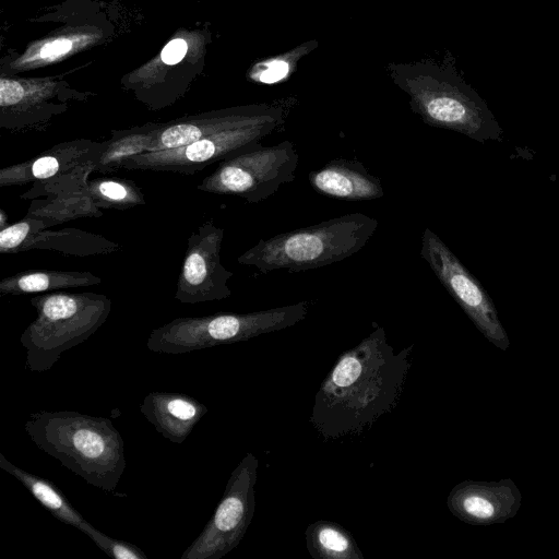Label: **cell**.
<instances>
[{
  "label": "cell",
  "instance_id": "cell-1",
  "mask_svg": "<svg viewBox=\"0 0 559 559\" xmlns=\"http://www.w3.org/2000/svg\"><path fill=\"white\" fill-rule=\"evenodd\" d=\"M342 353L321 382L309 421L325 442L369 431L399 405L412 365L414 344L399 352L382 326Z\"/></svg>",
  "mask_w": 559,
  "mask_h": 559
},
{
  "label": "cell",
  "instance_id": "cell-2",
  "mask_svg": "<svg viewBox=\"0 0 559 559\" xmlns=\"http://www.w3.org/2000/svg\"><path fill=\"white\" fill-rule=\"evenodd\" d=\"M24 430L33 443L87 484L114 492L126 469L124 442L106 417L76 411L32 413Z\"/></svg>",
  "mask_w": 559,
  "mask_h": 559
},
{
  "label": "cell",
  "instance_id": "cell-3",
  "mask_svg": "<svg viewBox=\"0 0 559 559\" xmlns=\"http://www.w3.org/2000/svg\"><path fill=\"white\" fill-rule=\"evenodd\" d=\"M391 76L425 123L480 143L501 141L502 129L489 108L454 71L432 62H415L391 66Z\"/></svg>",
  "mask_w": 559,
  "mask_h": 559
},
{
  "label": "cell",
  "instance_id": "cell-4",
  "mask_svg": "<svg viewBox=\"0 0 559 559\" xmlns=\"http://www.w3.org/2000/svg\"><path fill=\"white\" fill-rule=\"evenodd\" d=\"M378 221L350 213L316 225L260 239L237 258L262 273L275 270L300 272L323 267L361 250L374 234Z\"/></svg>",
  "mask_w": 559,
  "mask_h": 559
},
{
  "label": "cell",
  "instance_id": "cell-5",
  "mask_svg": "<svg viewBox=\"0 0 559 559\" xmlns=\"http://www.w3.org/2000/svg\"><path fill=\"white\" fill-rule=\"evenodd\" d=\"M111 299L94 292L58 290L31 298L36 318L23 331L25 369L50 370L61 355L85 342L106 322Z\"/></svg>",
  "mask_w": 559,
  "mask_h": 559
},
{
  "label": "cell",
  "instance_id": "cell-6",
  "mask_svg": "<svg viewBox=\"0 0 559 559\" xmlns=\"http://www.w3.org/2000/svg\"><path fill=\"white\" fill-rule=\"evenodd\" d=\"M308 310L307 301H298L247 313L179 317L152 330L146 347L154 353L178 355L248 341L296 325L305 320Z\"/></svg>",
  "mask_w": 559,
  "mask_h": 559
},
{
  "label": "cell",
  "instance_id": "cell-7",
  "mask_svg": "<svg viewBox=\"0 0 559 559\" xmlns=\"http://www.w3.org/2000/svg\"><path fill=\"white\" fill-rule=\"evenodd\" d=\"M298 159L296 146L288 140L271 146L259 144L219 162L197 190L258 203L275 194L282 185L295 180Z\"/></svg>",
  "mask_w": 559,
  "mask_h": 559
},
{
  "label": "cell",
  "instance_id": "cell-8",
  "mask_svg": "<svg viewBox=\"0 0 559 559\" xmlns=\"http://www.w3.org/2000/svg\"><path fill=\"white\" fill-rule=\"evenodd\" d=\"M259 460L246 453L231 472L213 515L181 559H221L242 540L254 514Z\"/></svg>",
  "mask_w": 559,
  "mask_h": 559
},
{
  "label": "cell",
  "instance_id": "cell-9",
  "mask_svg": "<svg viewBox=\"0 0 559 559\" xmlns=\"http://www.w3.org/2000/svg\"><path fill=\"white\" fill-rule=\"evenodd\" d=\"M282 122L283 119L267 120L206 135L179 147L145 152L130 157L122 169L193 175L211 164L258 146Z\"/></svg>",
  "mask_w": 559,
  "mask_h": 559
},
{
  "label": "cell",
  "instance_id": "cell-10",
  "mask_svg": "<svg viewBox=\"0 0 559 559\" xmlns=\"http://www.w3.org/2000/svg\"><path fill=\"white\" fill-rule=\"evenodd\" d=\"M420 255L477 330L496 347L507 350L510 341L492 299L450 248L429 228H425L421 235Z\"/></svg>",
  "mask_w": 559,
  "mask_h": 559
},
{
  "label": "cell",
  "instance_id": "cell-11",
  "mask_svg": "<svg viewBox=\"0 0 559 559\" xmlns=\"http://www.w3.org/2000/svg\"><path fill=\"white\" fill-rule=\"evenodd\" d=\"M223 238L224 229L212 219L191 233L177 280V301L194 305L230 297L228 282L234 273L221 261Z\"/></svg>",
  "mask_w": 559,
  "mask_h": 559
},
{
  "label": "cell",
  "instance_id": "cell-12",
  "mask_svg": "<svg viewBox=\"0 0 559 559\" xmlns=\"http://www.w3.org/2000/svg\"><path fill=\"white\" fill-rule=\"evenodd\" d=\"M96 164L81 165L50 179L33 182L31 189L20 195L32 200L26 217L37 219L43 228H49L78 218L100 217L102 210L87 190L91 174Z\"/></svg>",
  "mask_w": 559,
  "mask_h": 559
},
{
  "label": "cell",
  "instance_id": "cell-13",
  "mask_svg": "<svg viewBox=\"0 0 559 559\" xmlns=\"http://www.w3.org/2000/svg\"><path fill=\"white\" fill-rule=\"evenodd\" d=\"M71 95L53 78H0V127L23 131L43 127L68 109Z\"/></svg>",
  "mask_w": 559,
  "mask_h": 559
},
{
  "label": "cell",
  "instance_id": "cell-14",
  "mask_svg": "<svg viewBox=\"0 0 559 559\" xmlns=\"http://www.w3.org/2000/svg\"><path fill=\"white\" fill-rule=\"evenodd\" d=\"M283 119L281 108L253 104L215 109L156 123L147 152L179 147L225 130Z\"/></svg>",
  "mask_w": 559,
  "mask_h": 559
},
{
  "label": "cell",
  "instance_id": "cell-15",
  "mask_svg": "<svg viewBox=\"0 0 559 559\" xmlns=\"http://www.w3.org/2000/svg\"><path fill=\"white\" fill-rule=\"evenodd\" d=\"M29 250H49L64 255L86 258L120 251L121 246L102 235L79 228H40L36 219L26 216L0 229L1 254Z\"/></svg>",
  "mask_w": 559,
  "mask_h": 559
},
{
  "label": "cell",
  "instance_id": "cell-16",
  "mask_svg": "<svg viewBox=\"0 0 559 559\" xmlns=\"http://www.w3.org/2000/svg\"><path fill=\"white\" fill-rule=\"evenodd\" d=\"M522 496L510 479L498 481L464 480L447 498L450 512L472 525L502 524L516 515Z\"/></svg>",
  "mask_w": 559,
  "mask_h": 559
},
{
  "label": "cell",
  "instance_id": "cell-17",
  "mask_svg": "<svg viewBox=\"0 0 559 559\" xmlns=\"http://www.w3.org/2000/svg\"><path fill=\"white\" fill-rule=\"evenodd\" d=\"M106 141L76 139L55 144L35 157L0 169V187L22 186L53 178L81 165L97 163Z\"/></svg>",
  "mask_w": 559,
  "mask_h": 559
},
{
  "label": "cell",
  "instance_id": "cell-18",
  "mask_svg": "<svg viewBox=\"0 0 559 559\" xmlns=\"http://www.w3.org/2000/svg\"><path fill=\"white\" fill-rule=\"evenodd\" d=\"M140 412L165 439L181 444L207 407L185 393L155 391L145 395Z\"/></svg>",
  "mask_w": 559,
  "mask_h": 559
},
{
  "label": "cell",
  "instance_id": "cell-19",
  "mask_svg": "<svg viewBox=\"0 0 559 559\" xmlns=\"http://www.w3.org/2000/svg\"><path fill=\"white\" fill-rule=\"evenodd\" d=\"M309 182L318 193L344 201H369L384 194L380 178L358 160L332 159L311 171Z\"/></svg>",
  "mask_w": 559,
  "mask_h": 559
},
{
  "label": "cell",
  "instance_id": "cell-20",
  "mask_svg": "<svg viewBox=\"0 0 559 559\" xmlns=\"http://www.w3.org/2000/svg\"><path fill=\"white\" fill-rule=\"evenodd\" d=\"M205 38L202 33L183 31L174 36L158 56L123 78L127 88L133 90L144 103L167 67L183 61H199L204 53Z\"/></svg>",
  "mask_w": 559,
  "mask_h": 559
},
{
  "label": "cell",
  "instance_id": "cell-21",
  "mask_svg": "<svg viewBox=\"0 0 559 559\" xmlns=\"http://www.w3.org/2000/svg\"><path fill=\"white\" fill-rule=\"evenodd\" d=\"M102 32L95 28H71L31 43L9 63L11 72H22L46 67L95 45Z\"/></svg>",
  "mask_w": 559,
  "mask_h": 559
},
{
  "label": "cell",
  "instance_id": "cell-22",
  "mask_svg": "<svg viewBox=\"0 0 559 559\" xmlns=\"http://www.w3.org/2000/svg\"><path fill=\"white\" fill-rule=\"evenodd\" d=\"M0 467L15 477L52 516L80 530L91 539L97 533L98 530L83 518L52 481L22 469L2 453H0Z\"/></svg>",
  "mask_w": 559,
  "mask_h": 559
},
{
  "label": "cell",
  "instance_id": "cell-23",
  "mask_svg": "<svg viewBox=\"0 0 559 559\" xmlns=\"http://www.w3.org/2000/svg\"><path fill=\"white\" fill-rule=\"evenodd\" d=\"M102 278L86 271L28 270L3 277L0 295L51 293L99 285Z\"/></svg>",
  "mask_w": 559,
  "mask_h": 559
},
{
  "label": "cell",
  "instance_id": "cell-24",
  "mask_svg": "<svg viewBox=\"0 0 559 559\" xmlns=\"http://www.w3.org/2000/svg\"><path fill=\"white\" fill-rule=\"evenodd\" d=\"M305 536L313 559H364L350 532L336 522L318 520L307 526Z\"/></svg>",
  "mask_w": 559,
  "mask_h": 559
},
{
  "label": "cell",
  "instance_id": "cell-25",
  "mask_svg": "<svg viewBox=\"0 0 559 559\" xmlns=\"http://www.w3.org/2000/svg\"><path fill=\"white\" fill-rule=\"evenodd\" d=\"M156 123L150 122L123 130H111L106 147L96 163V171L114 173L132 156L145 153L153 139Z\"/></svg>",
  "mask_w": 559,
  "mask_h": 559
},
{
  "label": "cell",
  "instance_id": "cell-26",
  "mask_svg": "<svg viewBox=\"0 0 559 559\" xmlns=\"http://www.w3.org/2000/svg\"><path fill=\"white\" fill-rule=\"evenodd\" d=\"M87 190L99 209L128 210L145 205V195L131 179L110 177L93 178Z\"/></svg>",
  "mask_w": 559,
  "mask_h": 559
},
{
  "label": "cell",
  "instance_id": "cell-27",
  "mask_svg": "<svg viewBox=\"0 0 559 559\" xmlns=\"http://www.w3.org/2000/svg\"><path fill=\"white\" fill-rule=\"evenodd\" d=\"M309 50V45L297 47L294 51L257 63L251 72L252 80L262 83H274L286 78L294 64Z\"/></svg>",
  "mask_w": 559,
  "mask_h": 559
},
{
  "label": "cell",
  "instance_id": "cell-28",
  "mask_svg": "<svg viewBox=\"0 0 559 559\" xmlns=\"http://www.w3.org/2000/svg\"><path fill=\"white\" fill-rule=\"evenodd\" d=\"M92 540L109 557L115 559H146V555L136 546L111 538L108 535L97 531Z\"/></svg>",
  "mask_w": 559,
  "mask_h": 559
}]
</instances>
